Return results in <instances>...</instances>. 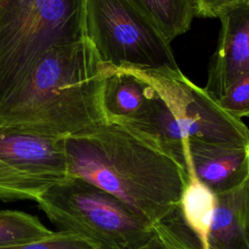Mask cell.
Returning <instances> with one entry per match:
<instances>
[{
	"instance_id": "8fae6325",
	"label": "cell",
	"mask_w": 249,
	"mask_h": 249,
	"mask_svg": "<svg viewBox=\"0 0 249 249\" xmlns=\"http://www.w3.org/2000/svg\"><path fill=\"white\" fill-rule=\"evenodd\" d=\"M154 88L129 69L112 68L104 79L101 93L106 123L124 124L140 114L147 106Z\"/></svg>"
},
{
	"instance_id": "3957f363",
	"label": "cell",
	"mask_w": 249,
	"mask_h": 249,
	"mask_svg": "<svg viewBox=\"0 0 249 249\" xmlns=\"http://www.w3.org/2000/svg\"><path fill=\"white\" fill-rule=\"evenodd\" d=\"M84 39L85 0H0V104L51 48Z\"/></svg>"
},
{
	"instance_id": "d6986e66",
	"label": "cell",
	"mask_w": 249,
	"mask_h": 249,
	"mask_svg": "<svg viewBox=\"0 0 249 249\" xmlns=\"http://www.w3.org/2000/svg\"><path fill=\"white\" fill-rule=\"evenodd\" d=\"M217 102L234 118L249 117V72L235 80Z\"/></svg>"
},
{
	"instance_id": "7c38bea8",
	"label": "cell",
	"mask_w": 249,
	"mask_h": 249,
	"mask_svg": "<svg viewBox=\"0 0 249 249\" xmlns=\"http://www.w3.org/2000/svg\"><path fill=\"white\" fill-rule=\"evenodd\" d=\"M121 124L156 144L186 167L184 145L187 139L174 114L156 89L146 108Z\"/></svg>"
},
{
	"instance_id": "5b68a950",
	"label": "cell",
	"mask_w": 249,
	"mask_h": 249,
	"mask_svg": "<svg viewBox=\"0 0 249 249\" xmlns=\"http://www.w3.org/2000/svg\"><path fill=\"white\" fill-rule=\"evenodd\" d=\"M85 34L115 69L180 70L170 42L126 0H85Z\"/></svg>"
},
{
	"instance_id": "ffe728a7",
	"label": "cell",
	"mask_w": 249,
	"mask_h": 249,
	"mask_svg": "<svg viewBox=\"0 0 249 249\" xmlns=\"http://www.w3.org/2000/svg\"><path fill=\"white\" fill-rule=\"evenodd\" d=\"M240 0H195L196 16L201 18H218L227 6Z\"/></svg>"
},
{
	"instance_id": "7a4b0ae2",
	"label": "cell",
	"mask_w": 249,
	"mask_h": 249,
	"mask_svg": "<svg viewBox=\"0 0 249 249\" xmlns=\"http://www.w3.org/2000/svg\"><path fill=\"white\" fill-rule=\"evenodd\" d=\"M112 68L87 38L51 48L0 104V127L66 138L105 124L101 93Z\"/></svg>"
},
{
	"instance_id": "44dd1931",
	"label": "cell",
	"mask_w": 249,
	"mask_h": 249,
	"mask_svg": "<svg viewBox=\"0 0 249 249\" xmlns=\"http://www.w3.org/2000/svg\"><path fill=\"white\" fill-rule=\"evenodd\" d=\"M142 249H165V248L163 247V245L161 244V242L159 240V238L156 235V237Z\"/></svg>"
},
{
	"instance_id": "8992f818",
	"label": "cell",
	"mask_w": 249,
	"mask_h": 249,
	"mask_svg": "<svg viewBox=\"0 0 249 249\" xmlns=\"http://www.w3.org/2000/svg\"><path fill=\"white\" fill-rule=\"evenodd\" d=\"M133 71L149 82L163 98L187 140L226 144L249 143V129L240 119L223 110L204 89L191 82L180 70Z\"/></svg>"
},
{
	"instance_id": "52a82bcc",
	"label": "cell",
	"mask_w": 249,
	"mask_h": 249,
	"mask_svg": "<svg viewBox=\"0 0 249 249\" xmlns=\"http://www.w3.org/2000/svg\"><path fill=\"white\" fill-rule=\"evenodd\" d=\"M218 18L221 21L218 47L204 88L216 101L235 80L249 72V0L227 6Z\"/></svg>"
},
{
	"instance_id": "ba28073f",
	"label": "cell",
	"mask_w": 249,
	"mask_h": 249,
	"mask_svg": "<svg viewBox=\"0 0 249 249\" xmlns=\"http://www.w3.org/2000/svg\"><path fill=\"white\" fill-rule=\"evenodd\" d=\"M0 160L28 176L51 183L68 176L63 137L0 127Z\"/></svg>"
},
{
	"instance_id": "e0dca14e",
	"label": "cell",
	"mask_w": 249,
	"mask_h": 249,
	"mask_svg": "<svg viewBox=\"0 0 249 249\" xmlns=\"http://www.w3.org/2000/svg\"><path fill=\"white\" fill-rule=\"evenodd\" d=\"M153 230L165 249H203L198 238L183 221L179 207L155 224Z\"/></svg>"
},
{
	"instance_id": "6da1fadb",
	"label": "cell",
	"mask_w": 249,
	"mask_h": 249,
	"mask_svg": "<svg viewBox=\"0 0 249 249\" xmlns=\"http://www.w3.org/2000/svg\"><path fill=\"white\" fill-rule=\"evenodd\" d=\"M67 177L111 194L152 227L179 207L186 167L124 125L105 123L65 138Z\"/></svg>"
},
{
	"instance_id": "9a60e30c",
	"label": "cell",
	"mask_w": 249,
	"mask_h": 249,
	"mask_svg": "<svg viewBox=\"0 0 249 249\" xmlns=\"http://www.w3.org/2000/svg\"><path fill=\"white\" fill-rule=\"evenodd\" d=\"M48 229L36 216L18 210H0V248L48 237Z\"/></svg>"
},
{
	"instance_id": "30bf717a",
	"label": "cell",
	"mask_w": 249,
	"mask_h": 249,
	"mask_svg": "<svg viewBox=\"0 0 249 249\" xmlns=\"http://www.w3.org/2000/svg\"><path fill=\"white\" fill-rule=\"evenodd\" d=\"M216 195L205 249H249V175Z\"/></svg>"
},
{
	"instance_id": "5bb4252c",
	"label": "cell",
	"mask_w": 249,
	"mask_h": 249,
	"mask_svg": "<svg viewBox=\"0 0 249 249\" xmlns=\"http://www.w3.org/2000/svg\"><path fill=\"white\" fill-rule=\"evenodd\" d=\"M171 43L188 31L196 16L195 0H126Z\"/></svg>"
},
{
	"instance_id": "9c48e42d",
	"label": "cell",
	"mask_w": 249,
	"mask_h": 249,
	"mask_svg": "<svg viewBox=\"0 0 249 249\" xmlns=\"http://www.w3.org/2000/svg\"><path fill=\"white\" fill-rule=\"evenodd\" d=\"M187 172L194 174L214 194L235 187L249 175V143L185 141Z\"/></svg>"
},
{
	"instance_id": "4fadbf2b",
	"label": "cell",
	"mask_w": 249,
	"mask_h": 249,
	"mask_svg": "<svg viewBox=\"0 0 249 249\" xmlns=\"http://www.w3.org/2000/svg\"><path fill=\"white\" fill-rule=\"evenodd\" d=\"M188 184L179 201V210L187 227L205 249L216 207V195L194 174L188 172Z\"/></svg>"
},
{
	"instance_id": "2e32d148",
	"label": "cell",
	"mask_w": 249,
	"mask_h": 249,
	"mask_svg": "<svg viewBox=\"0 0 249 249\" xmlns=\"http://www.w3.org/2000/svg\"><path fill=\"white\" fill-rule=\"evenodd\" d=\"M52 184L28 176L0 160V200H36Z\"/></svg>"
},
{
	"instance_id": "ac0fdd59",
	"label": "cell",
	"mask_w": 249,
	"mask_h": 249,
	"mask_svg": "<svg viewBox=\"0 0 249 249\" xmlns=\"http://www.w3.org/2000/svg\"><path fill=\"white\" fill-rule=\"evenodd\" d=\"M0 249H101L92 241L80 234L58 231L48 237L27 243Z\"/></svg>"
},
{
	"instance_id": "277c9868",
	"label": "cell",
	"mask_w": 249,
	"mask_h": 249,
	"mask_svg": "<svg viewBox=\"0 0 249 249\" xmlns=\"http://www.w3.org/2000/svg\"><path fill=\"white\" fill-rule=\"evenodd\" d=\"M60 231L87 237L101 249H142L153 227L111 194L77 177L47 187L35 200Z\"/></svg>"
}]
</instances>
